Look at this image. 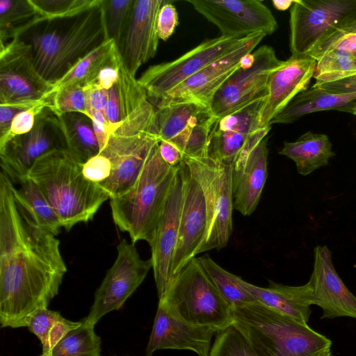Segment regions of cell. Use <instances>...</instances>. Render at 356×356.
Here are the masks:
<instances>
[{
  "mask_svg": "<svg viewBox=\"0 0 356 356\" xmlns=\"http://www.w3.org/2000/svg\"><path fill=\"white\" fill-rule=\"evenodd\" d=\"M112 165L110 160L99 153L83 164L82 172L89 181L101 184L111 176Z\"/></svg>",
  "mask_w": 356,
  "mask_h": 356,
  "instance_id": "7bdbcfd3",
  "label": "cell"
},
{
  "mask_svg": "<svg viewBox=\"0 0 356 356\" xmlns=\"http://www.w3.org/2000/svg\"><path fill=\"white\" fill-rule=\"evenodd\" d=\"M29 108L17 104H0V139L8 134L14 117L19 112Z\"/></svg>",
  "mask_w": 356,
  "mask_h": 356,
  "instance_id": "7dc6e473",
  "label": "cell"
},
{
  "mask_svg": "<svg viewBox=\"0 0 356 356\" xmlns=\"http://www.w3.org/2000/svg\"><path fill=\"white\" fill-rule=\"evenodd\" d=\"M134 0H103L107 35L119 49L131 13Z\"/></svg>",
  "mask_w": 356,
  "mask_h": 356,
  "instance_id": "f35d334b",
  "label": "cell"
},
{
  "mask_svg": "<svg viewBox=\"0 0 356 356\" xmlns=\"http://www.w3.org/2000/svg\"><path fill=\"white\" fill-rule=\"evenodd\" d=\"M41 19L31 0L0 1L1 44L13 40L30 27L40 23Z\"/></svg>",
  "mask_w": 356,
  "mask_h": 356,
  "instance_id": "836d02e7",
  "label": "cell"
},
{
  "mask_svg": "<svg viewBox=\"0 0 356 356\" xmlns=\"http://www.w3.org/2000/svg\"><path fill=\"white\" fill-rule=\"evenodd\" d=\"M289 14L291 56L307 55L335 33L356 25V0H294Z\"/></svg>",
  "mask_w": 356,
  "mask_h": 356,
  "instance_id": "9c48e42d",
  "label": "cell"
},
{
  "mask_svg": "<svg viewBox=\"0 0 356 356\" xmlns=\"http://www.w3.org/2000/svg\"><path fill=\"white\" fill-rule=\"evenodd\" d=\"M181 205L182 178L179 165L150 245L159 300L165 296L171 280V264L177 241Z\"/></svg>",
  "mask_w": 356,
  "mask_h": 356,
  "instance_id": "d4e9b609",
  "label": "cell"
},
{
  "mask_svg": "<svg viewBox=\"0 0 356 356\" xmlns=\"http://www.w3.org/2000/svg\"><path fill=\"white\" fill-rule=\"evenodd\" d=\"M118 50L113 40H105L81 59L53 85L51 95L69 85L79 84L84 87L93 83L100 70L114 60Z\"/></svg>",
  "mask_w": 356,
  "mask_h": 356,
  "instance_id": "1f68e13d",
  "label": "cell"
},
{
  "mask_svg": "<svg viewBox=\"0 0 356 356\" xmlns=\"http://www.w3.org/2000/svg\"><path fill=\"white\" fill-rule=\"evenodd\" d=\"M67 148L58 118L47 108L36 117L33 128L0 148L1 168L12 181L28 176L34 163L54 149Z\"/></svg>",
  "mask_w": 356,
  "mask_h": 356,
  "instance_id": "2e32d148",
  "label": "cell"
},
{
  "mask_svg": "<svg viewBox=\"0 0 356 356\" xmlns=\"http://www.w3.org/2000/svg\"><path fill=\"white\" fill-rule=\"evenodd\" d=\"M159 143L152 147L134 185L110 199L114 223L129 234L133 243L145 241L152 245L178 170L179 165L170 166L163 160Z\"/></svg>",
  "mask_w": 356,
  "mask_h": 356,
  "instance_id": "3957f363",
  "label": "cell"
},
{
  "mask_svg": "<svg viewBox=\"0 0 356 356\" xmlns=\"http://www.w3.org/2000/svg\"><path fill=\"white\" fill-rule=\"evenodd\" d=\"M102 1V0H31L42 22L76 17L99 6Z\"/></svg>",
  "mask_w": 356,
  "mask_h": 356,
  "instance_id": "8d00e7d4",
  "label": "cell"
},
{
  "mask_svg": "<svg viewBox=\"0 0 356 356\" xmlns=\"http://www.w3.org/2000/svg\"><path fill=\"white\" fill-rule=\"evenodd\" d=\"M83 164L67 148L54 149L38 159L28 174L67 231L90 221L110 199L99 184L84 177Z\"/></svg>",
  "mask_w": 356,
  "mask_h": 356,
  "instance_id": "7a4b0ae2",
  "label": "cell"
},
{
  "mask_svg": "<svg viewBox=\"0 0 356 356\" xmlns=\"http://www.w3.org/2000/svg\"><path fill=\"white\" fill-rule=\"evenodd\" d=\"M266 99V98H265ZM265 99L216 118L211 130L207 155L232 165L249 140L261 129L260 111Z\"/></svg>",
  "mask_w": 356,
  "mask_h": 356,
  "instance_id": "603a6c76",
  "label": "cell"
},
{
  "mask_svg": "<svg viewBox=\"0 0 356 356\" xmlns=\"http://www.w3.org/2000/svg\"><path fill=\"white\" fill-rule=\"evenodd\" d=\"M65 138L66 147L82 163L100 153L91 120L79 113L57 117Z\"/></svg>",
  "mask_w": 356,
  "mask_h": 356,
  "instance_id": "f1b7e54d",
  "label": "cell"
},
{
  "mask_svg": "<svg viewBox=\"0 0 356 356\" xmlns=\"http://www.w3.org/2000/svg\"><path fill=\"white\" fill-rule=\"evenodd\" d=\"M86 97V116L92 112L104 113L108 100V90L103 89L94 83L83 87Z\"/></svg>",
  "mask_w": 356,
  "mask_h": 356,
  "instance_id": "f6af8a7d",
  "label": "cell"
},
{
  "mask_svg": "<svg viewBox=\"0 0 356 356\" xmlns=\"http://www.w3.org/2000/svg\"><path fill=\"white\" fill-rule=\"evenodd\" d=\"M316 62L314 86L356 74V56L344 51H330Z\"/></svg>",
  "mask_w": 356,
  "mask_h": 356,
  "instance_id": "d590c367",
  "label": "cell"
},
{
  "mask_svg": "<svg viewBox=\"0 0 356 356\" xmlns=\"http://www.w3.org/2000/svg\"><path fill=\"white\" fill-rule=\"evenodd\" d=\"M165 1L134 0L119 47L124 66L134 76L138 68L152 58L157 51L159 38L156 21Z\"/></svg>",
  "mask_w": 356,
  "mask_h": 356,
  "instance_id": "7402d4cb",
  "label": "cell"
},
{
  "mask_svg": "<svg viewBox=\"0 0 356 356\" xmlns=\"http://www.w3.org/2000/svg\"><path fill=\"white\" fill-rule=\"evenodd\" d=\"M197 260L219 293L232 309L258 302L244 285L243 280L222 268L209 254L200 257Z\"/></svg>",
  "mask_w": 356,
  "mask_h": 356,
  "instance_id": "d6a6232c",
  "label": "cell"
},
{
  "mask_svg": "<svg viewBox=\"0 0 356 356\" xmlns=\"http://www.w3.org/2000/svg\"><path fill=\"white\" fill-rule=\"evenodd\" d=\"M47 108L56 117L69 113L86 115L83 87L79 84H72L58 90L49 97Z\"/></svg>",
  "mask_w": 356,
  "mask_h": 356,
  "instance_id": "ab89813d",
  "label": "cell"
},
{
  "mask_svg": "<svg viewBox=\"0 0 356 356\" xmlns=\"http://www.w3.org/2000/svg\"><path fill=\"white\" fill-rule=\"evenodd\" d=\"M81 322V325L68 332L47 356H101L102 340L96 334L95 326L83 320Z\"/></svg>",
  "mask_w": 356,
  "mask_h": 356,
  "instance_id": "e575fe53",
  "label": "cell"
},
{
  "mask_svg": "<svg viewBox=\"0 0 356 356\" xmlns=\"http://www.w3.org/2000/svg\"><path fill=\"white\" fill-rule=\"evenodd\" d=\"M26 327L40 341L42 356H47L54 347L71 330L79 327L81 321L65 318L59 312L40 308L26 319Z\"/></svg>",
  "mask_w": 356,
  "mask_h": 356,
  "instance_id": "4dcf8cb0",
  "label": "cell"
},
{
  "mask_svg": "<svg viewBox=\"0 0 356 356\" xmlns=\"http://www.w3.org/2000/svg\"><path fill=\"white\" fill-rule=\"evenodd\" d=\"M179 23L175 6L170 1H165L161 7L156 21V31L159 40H167L175 32Z\"/></svg>",
  "mask_w": 356,
  "mask_h": 356,
  "instance_id": "ee69618b",
  "label": "cell"
},
{
  "mask_svg": "<svg viewBox=\"0 0 356 356\" xmlns=\"http://www.w3.org/2000/svg\"><path fill=\"white\" fill-rule=\"evenodd\" d=\"M56 236L19 202L13 182L1 170V327H26V318L58 295L67 269Z\"/></svg>",
  "mask_w": 356,
  "mask_h": 356,
  "instance_id": "6da1fadb",
  "label": "cell"
},
{
  "mask_svg": "<svg viewBox=\"0 0 356 356\" xmlns=\"http://www.w3.org/2000/svg\"><path fill=\"white\" fill-rule=\"evenodd\" d=\"M219 330L187 322L171 313L159 302L145 356L160 350H187L198 356H209L211 341Z\"/></svg>",
  "mask_w": 356,
  "mask_h": 356,
  "instance_id": "ffe728a7",
  "label": "cell"
},
{
  "mask_svg": "<svg viewBox=\"0 0 356 356\" xmlns=\"http://www.w3.org/2000/svg\"><path fill=\"white\" fill-rule=\"evenodd\" d=\"M13 193L16 199L40 226L55 236L60 233L63 225L58 216L29 176L13 182Z\"/></svg>",
  "mask_w": 356,
  "mask_h": 356,
  "instance_id": "f546056e",
  "label": "cell"
},
{
  "mask_svg": "<svg viewBox=\"0 0 356 356\" xmlns=\"http://www.w3.org/2000/svg\"><path fill=\"white\" fill-rule=\"evenodd\" d=\"M266 35L257 33L242 38L226 54L166 92L155 103L156 108L191 102L210 109L218 89L239 67L242 58L254 51Z\"/></svg>",
  "mask_w": 356,
  "mask_h": 356,
  "instance_id": "4fadbf2b",
  "label": "cell"
},
{
  "mask_svg": "<svg viewBox=\"0 0 356 356\" xmlns=\"http://www.w3.org/2000/svg\"><path fill=\"white\" fill-rule=\"evenodd\" d=\"M209 356H261L234 325L218 331Z\"/></svg>",
  "mask_w": 356,
  "mask_h": 356,
  "instance_id": "74e56055",
  "label": "cell"
},
{
  "mask_svg": "<svg viewBox=\"0 0 356 356\" xmlns=\"http://www.w3.org/2000/svg\"><path fill=\"white\" fill-rule=\"evenodd\" d=\"M282 62L268 45H262L245 55L239 67L214 95L210 105L211 114L218 119L258 99H265L270 76Z\"/></svg>",
  "mask_w": 356,
  "mask_h": 356,
  "instance_id": "30bf717a",
  "label": "cell"
},
{
  "mask_svg": "<svg viewBox=\"0 0 356 356\" xmlns=\"http://www.w3.org/2000/svg\"><path fill=\"white\" fill-rule=\"evenodd\" d=\"M159 141L156 108L149 100L111 131L106 146L100 152L110 160L111 174L99 184L110 199L123 194L134 185L152 147Z\"/></svg>",
  "mask_w": 356,
  "mask_h": 356,
  "instance_id": "8992f818",
  "label": "cell"
},
{
  "mask_svg": "<svg viewBox=\"0 0 356 356\" xmlns=\"http://www.w3.org/2000/svg\"><path fill=\"white\" fill-rule=\"evenodd\" d=\"M243 284L258 302L284 316L307 323L312 305V287L309 281L301 286H288L270 281L266 288L244 280Z\"/></svg>",
  "mask_w": 356,
  "mask_h": 356,
  "instance_id": "484cf974",
  "label": "cell"
},
{
  "mask_svg": "<svg viewBox=\"0 0 356 356\" xmlns=\"http://www.w3.org/2000/svg\"><path fill=\"white\" fill-rule=\"evenodd\" d=\"M332 50H341L356 56V25L333 34L312 50L308 55L318 60Z\"/></svg>",
  "mask_w": 356,
  "mask_h": 356,
  "instance_id": "60d3db41",
  "label": "cell"
},
{
  "mask_svg": "<svg viewBox=\"0 0 356 356\" xmlns=\"http://www.w3.org/2000/svg\"><path fill=\"white\" fill-rule=\"evenodd\" d=\"M177 317L219 331L233 323L232 309L195 257L175 276L159 299Z\"/></svg>",
  "mask_w": 356,
  "mask_h": 356,
  "instance_id": "52a82bcc",
  "label": "cell"
},
{
  "mask_svg": "<svg viewBox=\"0 0 356 356\" xmlns=\"http://www.w3.org/2000/svg\"><path fill=\"white\" fill-rule=\"evenodd\" d=\"M310 356H333L330 348H327Z\"/></svg>",
  "mask_w": 356,
  "mask_h": 356,
  "instance_id": "816d5d0a",
  "label": "cell"
},
{
  "mask_svg": "<svg viewBox=\"0 0 356 356\" xmlns=\"http://www.w3.org/2000/svg\"><path fill=\"white\" fill-rule=\"evenodd\" d=\"M270 129L266 127L255 134L232 164L233 205L243 216L255 210L266 184Z\"/></svg>",
  "mask_w": 356,
  "mask_h": 356,
  "instance_id": "d6986e66",
  "label": "cell"
},
{
  "mask_svg": "<svg viewBox=\"0 0 356 356\" xmlns=\"http://www.w3.org/2000/svg\"><path fill=\"white\" fill-rule=\"evenodd\" d=\"M346 113H350L354 115H356V100L353 102L351 106H349Z\"/></svg>",
  "mask_w": 356,
  "mask_h": 356,
  "instance_id": "f5cc1de1",
  "label": "cell"
},
{
  "mask_svg": "<svg viewBox=\"0 0 356 356\" xmlns=\"http://www.w3.org/2000/svg\"><path fill=\"white\" fill-rule=\"evenodd\" d=\"M121 54L118 50L114 60L99 72L95 81L92 83L108 90L119 79V61Z\"/></svg>",
  "mask_w": 356,
  "mask_h": 356,
  "instance_id": "bcb514c9",
  "label": "cell"
},
{
  "mask_svg": "<svg viewBox=\"0 0 356 356\" xmlns=\"http://www.w3.org/2000/svg\"><path fill=\"white\" fill-rule=\"evenodd\" d=\"M159 151L163 160L170 166L176 167L183 161L181 151L169 141L161 140Z\"/></svg>",
  "mask_w": 356,
  "mask_h": 356,
  "instance_id": "681fc988",
  "label": "cell"
},
{
  "mask_svg": "<svg viewBox=\"0 0 356 356\" xmlns=\"http://www.w3.org/2000/svg\"><path fill=\"white\" fill-rule=\"evenodd\" d=\"M356 100L355 94H337L313 86L297 96L270 122L293 123L305 115L330 110L346 112Z\"/></svg>",
  "mask_w": 356,
  "mask_h": 356,
  "instance_id": "4316f807",
  "label": "cell"
},
{
  "mask_svg": "<svg viewBox=\"0 0 356 356\" xmlns=\"http://www.w3.org/2000/svg\"><path fill=\"white\" fill-rule=\"evenodd\" d=\"M108 39L102 0L99 6L70 18L62 26L33 34L30 45L37 71L54 85Z\"/></svg>",
  "mask_w": 356,
  "mask_h": 356,
  "instance_id": "277c9868",
  "label": "cell"
},
{
  "mask_svg": "<svg viewBox=\"0 0 356 356\" xmlns=\"http://www.w3.org/2000/svg\"><path fill=\"white\" fill-rule=\"evenodd\" d=\"M117 257L95 293L93 303L83 321L91 325L106 314L122 307L152 268V259L140 258L134 243L122 239Z\"/></svg>",
  "mask_w": 356,
  "mask_h": 356,
  "instance_id": "7c38bea8",
  "label": "cell"
},
{
  "mask_svg": "<svg viewBox=\"0 0 356 356\" xmlns=\"http://www.w3.org/2000/svg\"><path fill=\"white\" fill-rule=\"evenodd\" d=\"M293 1H273L272 3L274 7L279 10H286L291 7Z\"/></svg>",
  "mask_w": 356,
  "mask_h": 356,
  "instance_id": "f907efd6",
  "label": "cell"
},
{
  "mask_svg": "<svg viewBox=\"0 0 356 356\" xmlns=\"http://www.w3.org/2000/svg\"><path fill=\"white\" fill-rule=\"evenodd\" d=\"M234 325L261 356H310L331 348L325 336L259 302L232 309Z\"/></svg>",
  "mask_w": 356,
  "mask_h": 356,
  "instance_id": "5b68a950",
  "label": "cell"
},
{
  "mask_svg": "<svg viewBox=\"0 0 356 356\" xmlns=\"http://www.w3.org/2000/svg\"><path fill=\"white\" fill-rule=\"evenodd\" d=\"M48 106L49 98L46 102L18 113L13 119L8 134L0 139V148L13 138L29 133L33 128L38 115Z\"/></svg>",
  "mask_w": 356,
  "mask_h": 356,
  "instance_id": "b9f144b4",
  "label": "cell"
},
{
  "mask_svg": "<svg viewBox=\"0 0 356 356\" xmlns=\"http://www.w3.org/2000/svg\"><path fill=\"white\" fill-rule=\"evenodd\" d=\"M200 185L206 206L207 225L198 254L226 246L232 231V165L208 155L184 156Z\"/></svg>",
  "mask_w": 356,
  "mask_h": 356,
  "instance_id": "ba28073f",
  "label": "cell"
},
{
  "mask_svg": "<svg viewBox=\"0 0 356 356\" xmlns=\"http://www.w3.org/2000/svg\"><path fill=\"white\" fill-rule=\"evenodd\" d=\"M315 86L337 94H355L356 74Z\"/></svg>",
  "mask_w": 356,
  "mask_h": 356,
  "instance_id": "c3c4849f",
  "label": "cell"
},
{
  "mask_svg": "<svg viewBox=\"0 0 356 356\" xmlns=\"http://www.w3.org/2000/svg\"><path fill=\"white\" fill-rule=\"evenodd\" d=\"M156 118L160 140L175 145L183 157L207 154L216 120L209 108L191 102L172 104L156 108Z\"/></svg>",
  "mask_w": 356,
  "mask_h": 356,
  "instance_id": "9a60e30c",
  "label": "cell"
},
{
  "mask_svg": "<svg viewBox=\"0 0 356 356\" xmlns=\"http://www.w3.org/2000/svg\"><path fill=\"white\" fill-rule=\"evenodd\" d=\"M241 39L223 35L208 39L174 60L150 66L138 82L149 100L155 104L166 92L226 54Z\"/></svg>",
  "mask_w": 356,
  "mask_h": 356,
  "instance_id": "5bb4252c",
  "label": "cell"
},
{
  "mask_svg": "<svg viewBox=\"0 0 356 356\" xmlns=\"http://www.w3.org/2000/svg\"><path fill=\"white\" fill-rule=\"evenodd\" d=\"M316 63L308 54L291 56L272 72L268 85V95L260 111L261 128L270 127L271 121L293 99L308 89Z\"/></svg>",
  "mask_w": 356,
  "mask_h": 356,
  "instance_id": "cb8c5ba5",
  "label": "cell"
},
{
  "mask_svg": "<svg viewBox=\"0 0 356 356\" xmlns=\"http://www.w3.org/2000/svg\"><path fill=\"white\" fill-rule=\"evenodd\" d=\"M194 9L214 24L223 36L243 38L264 33L273 34L277 21L259 0H190Z\"/></svg>",
  "mask_w": 356,
  "mask_h": 356,
  "instance_id": "e0dca14e",
  "label": "cell"
},
{
  "mask_svg": "<svg viewBox=\"0 0 356 356\" xmlns=\"http://www.w3.org/2000/svg\"><path fill=\"white\" fill-rule=\"evenodd\" d=\"M53 89L37 71L30 44L17 37L0 45V104L31 108L46 102Z\"/></svg>",
  "mask_w": 356,
  "mask_h": 356,
  "instance_id": "8fae6325",
  "label": "cell"
},
{
  "mask_svg": "<svg viewBox=\"0 0 356 356\" xmlns=\"http://www.w3.org/2000/svg\"><path fill=\"white\" fill-rule=\"evenodd\" d=\"M309 282L312 287V305L323 311L321 318H356V296L347 288L332 261L326 245L314 250L313 271Z\"/></svg>",
  "mask_w": 356,
  "mask_h": 356,
  "instance_id": "44dd1931",
  "label": "cell"
},
{
  "mask_svg": "<svg viewBox=\"0 0 356 356\" xmlns=\"http://www.w3.org/2000/svg\"><path fill=\"white\" fill-rule=\"evenodd\" d=\"M279 154L293 161L302 176L329 165L335 156L328 136L312 131L305 132L295 141H285Z\"/></svg>",
  "mask_w": 356,
  "mask_h": 356,
  "instance_id": "83f0119b",
  "label": "cell"
},
{
  "mask_svg": "<svg viewBox=\"0 0 356 356\" xmlns=\"http://www.w3.org/2000/svg\"><path fill=\"white\" fill-rule=\"evenodd\" d=\"M179 170L182 178V205L171 264V279L198 254L207 225L205 202L200 185L184 161L179 164Z\"/></svg>",
  "mask_w": 356,
  "mask_h": 356,
  "instance_id": "ac0fdd59",
  "label": "cell"
}]
</instances>
